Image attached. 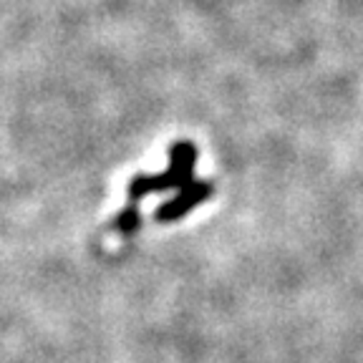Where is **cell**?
Here are the masks:
<instances>
[{"label": "cell", "instance_id": "cell-1", "mask_svg": "<svg viewBox=\"0 0 363 363\" xmlns=\"http://www.w3.org/2000/svg\"><path fill=\"white\" fill-rule=\"evenodd\" d=\"M194 162H197V152L189 142H177L172 147V164L164 174L157 177H136L129 184V199L139 202L147 194L154 192H167V189H182L192 182Z\"/></svg>", "mask_w": 363, "mask_h": 363}, {"label": "cell", "instance_id": "cell-2", "mask_svg": "<svg viewBox=\"0 0 363 363\" xmlns=\"http://www.w3.org/2000/svg\"><path fill=\"white\" fill-rule=\"evenodd\" d=\"M212 194V184H207V182H189L187 187H182L179 194H177L174 199H169L167 204H162L157 210V220L159 222H172V220H179V217H184L187 212H192L197 204H202L204 199Z\"/></svg>", "mask_w": 363, "mask_h": 363}, {"label": "cell", "instance_id": "cell-3", "mask_svg": "<svg viewBox=\"0 0 363 363\" xmlns=\"http://www.w3.org/2000/svg\"><path fill=\"white\" fill-rule=\"evenodd\" d=\"M139 222H142V217H139V212H136V207H134V204H131L129 210H124L119 217H116V222H113V230H116V233L129 235V233H134L136 227H139Z\"/></svg>", "mask_w": 363, "mask_h": 363}]
</instances>
